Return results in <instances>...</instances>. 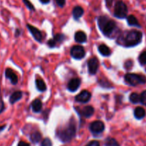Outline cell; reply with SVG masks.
Returning a JSON list of instances; mask_svg holds the SVG:
<instances>
[{"instance_id":"cell-30","label":"cell","mask_w":146,"mask_h":146,"mask_svg":"<svg viewBox=\"0 0 146 146\" xmlns=\"http://www.w3.org/2000/svg\"><path fill=\"white\" fill-rule=\"evenodd\" d=\"M85 146H100V143L97 141H92L89 142Z\"/></svg>"},{"instance_id":"cell-8","label":"cell","mask_w":146,"mask_h":146,"mask_svg":"<svg viewBox=\"0 0 146 146\" xmlns=\"http://www.w3.org/2000/svg\"><path fill=\"white\" fill-rule=\"evenodd\" d=\"M88 72L91 75H94L97 73L99 67V61L95 57H92L87 61Z\"/></svg>"},{"instance_id":"cell-31","label":"cell","mask_w":146,"mask_h":146,"mask_svg":"<svg viewBox=\"0 0 146 146\" xmlns=\"http://www.w3.org/2000/svg\"><path fill=\"white\" fill-rule=\"evenodd\" d=\"M57 5L60 7H63L65 4V0H55Z\"/></svg>"},{"instance_id":"cell-14","label":"cell","mask_w":146,"mask_h":146,"mask_svg":"<svg viewBox=\"0 0 146 146\" xmlns=\"http://www.w3.org/2000/svg\"><path fill=\"white\" fill-rule=\"evenodd\" d=\"M74 39L77 42L80 43H84L87 41V35L84 32L82 31H77L74 34Z\"/></svg>"},{"instance_id":"cell-12","label":"cell","mask_w":146,"mask_h":146,"mask_svg":"<svg viewBox=\"0 0 146 146\" xmlns=\"http://www.w3.org/2000/svg\"><path fill=\"white\" fill-rule=\"evenodd\" d=\"M5 76L7 78L10 80L13 85H16L18 82V77L17 74L11 69V68H7L5 71Z\"/></svg>"},{"instance_id":"cell-32","label":"cell","mask_w":146,"mask_h":146,"mask_svg":"<svg viewBox=\"0 0 146 146\" xmlns=\"http://www.w3.org/2000/svg\"><path fill=\"white\" fill-rule=\"evenodd\" d=\"M4 102H3L1 98H0V113H1L3 111H4Z\"/></svg>"},{"instance_id":"cell-20","label":"cell","mask_w":146,"mask_h":146,"mask_svg":"<svg viewBox=\"0 0 146 146\" xmlns=\"http://www.w3.org/2000/svg\"><path fill=\"white\" fill-rule=\"evenodd\" d=\"M98 50L99 52L104 56H109L111 54V51H110V48L104 44H101L99 46Z\"/></svg>"},{"instance_id":"cell-26","label":"cell","mask_w":146,"mask_h":146,"mask_svg":"<svg viewBox=\"0 0 146 146\" xmlns=\"http://www.w3.org/2000/svg\"><path fill=\"white\" fill-rule=\"evenodd\" d=\"M138 61L141 65L146 64V51H143L140 54L138 57Z\"/></svg>"},{"instance_id":"cell-9","label":"cell","mask_w":146,"mask_h":146,"mask_svg":"<svg viewBox=\"0 0 146 146\" xmlns=\"http://www.w3.org/2000/svg\"><path fill=\"white\" fill-rule=\"evenodd\" d=\"M91 98V94L88 91L84 90L75 97V101L80 103H87Z\"/></svg>"},{"instance_id":"cell-35","label":"cell","mask_w":146,"mask_h":146,"mask_svg":"<svg viewBox=\"0 0 146 146\" xmlns=\"http://www.w3.org/2000/svg\"><path fill=\"white\" fill-rule=\"evenodd\" d=\"M42 4H48L50 0H40Z\"/></svg>"},{"instance_id":"cell-27","label":"cell","mask_w":146,"mask_h":146,"mask_svg":"<svg viewBox=\"0 0 146 146\" xmlns=\"http://www.w3.org/2000/svg\"><path fill=\"white\" fill-rule=\"evenodd\" d=\"M40 146H52V143L50 138H46L42 141Z\"/></svg>"},{"instance_id":"cell-34","label":"cell","mask_w":146,"mask_h":146,"mask_svg":"<svg viewBox=\"0 0 146 146\" xmlns=\"http://www.w3.org/2000/svg\"><path fill=\"white\" fill-rule=\"evenodd\" d=\"M113 1H114V0H105L106 4H107V7H110V6L112 5V4H113Z\"/></svg>"},{"instance_id":"cell-11","label":"cell","mask_w":146,"mask_h":146,"mask_svg":"<svg viewBox=\"0 0 146 146\" xmlns=\"http://www.w3.org/2000/svg\"><path fill=\"white\" fill-rule=\"evenodd\" d=\"M80 83H81V81H80V78H72L67 84V89L71 92H74L79 88Z\"/></svg>"},{"instance_id":"cell-33","label":"cell","mask_w":146,"mask_h":146,"mask_svg":"<svg viewBox=\"0 0 146 146\" xmlns=\"http://www.w3.org/2000/svg\"><path fill=\"white\" fill-rule=\"evenodd\" d=\"M17 146H30V145L29 143L24 142V141H20V142L18 143V145Z\"/></svg>"},{"instance_id":"cell-28","label":"cell","mask_w":146,"mask_h":146,"mask_svg":"<svg viewBox=\"0 0 146 146\" xmlns=\"http://www.w3.org/2000/svg\"><path fill=\"white\" fill-rule=\"evenodd\" d=\"M140 103L143 105L146 106V90L143 91L141 94L140 95Z\"/></svg>"},{"instance_id":"cell-3","label":"cell","mask_w":146,"mask_h":146,"mask_svg":"<svg viewBox=\"0 0 146 146\" xmlns=\"http://www.w3.org/2000/svg\"><path fill=\"white\" fill-rule=\"evenodd\" d=\"M98 26L103 34L110 36L116 29V23L113 20L110 19L107 17H100L98 18Z\"/></svg>"},{"instance_id":"cell-15","label":"cell","mask_w":146,"mask_h":146,"mask_svg":"<svg viewBox=\"0 0 146 146\" xmlns=\"http://www.w3.org/2000/svg\"><path fill=\"white\" fill-rule=\"evenodd\" d=\"M64 38V36L62 35V34H57L54 36V38L50 39V41H48V45L50 47H54L55 46L57 42H60V41H62Z\"/></svg>"},{"instance_id":"cell-6","label":"cell","mask_w":146,"mask_h":146,"mask_svg":"<svg viewBox=\"0 0 146 146\" xmlns=\"http://www.w3.org/2000/svg\"><path fill=\"white\" fill-rule=\"evenodd\" d=\"M70 54L75 59H82L85 55V51L81 46H74L70 50Z\"/></svg>"},{"instance_id":"cell-18","label":"cell","mask_w":146,"mask_h":146,"mask_svg":"<svg viewBox=\"0 0 146 146\" xmlns=\"http://www.w3.org/2000/svg\"><path fill=\"white\" fill-rule=\"evenodd\" d=\"M21 97H22V93L21 91H16V92L13 93L9 98L10 104H15L16 102H17V101L21 99Z\"/></svg>"},{"instance_id":"cell-23","label":"cell","mask_w":146,"mask_h":146,"mask_svg":"<svg viewBox=\"0 0 146 146\" xmlns=\"http://www.w3.org/2000/svg\"><path fill=\"white\" fill-rule=\"evenodd\" d=\"M36 87H37V90H39L41 92L43 91H45L47 89V86H46L45 83L44 82L43 80H42L41 78H37L36 80Z\"/></svg>"},{"instance_id":"cell-16","label":"cell","mask_w":146,"mask_h":146,"mask_svg":"<svg viewBox=\"0 0 146 146\" xmlns=\"http://www.w3.org/2000/svg\"><path fill=\"white\" fill-rule=\"evenodd\" d=\"M145 110L143 108H142V107H137L134 111L135 117L138 120L143 119V118L145 116Z\"/></svg>"},{"instance_id":"cell-7","label":"cell","mask_w":146,"mask_h":146,"mask_svg":"<svg viewBox=\"0 0 146 146\" xmlns=\"http://www.w3.org/2000/svg\"><path fill=\"white\" fill-rule=\"evenodd\" d=\"M104 130V125L100 121H96L91 123L90 125V131L94 134H100Z\"/></svg>"},{"instance_id":"cell-10","label":"cell","mask_w":146,"mask_h":146,"mask_svg":"<svg viewBox=\"0 0 146 146\" xmlns=\"http://www.w3.org/2000/svg\"><path fill=\"white\" fill-rule=\"evenodd\" d=\"M27 27L28 28V29L29 30V31L31 32L33 37L35 38L36 41H40H40H42V34L41 31H40L38 29L33 27V26L30 25V24H27Z\"/></svg>"},{"instance_id":"cell-19","label":"cell","mask_w":146,"mask_h":146,"mask_svg":"<svg viewBox=\"0 0 146 146\" xmlns=\"http://www.w3.org/2000/svg\"><path fill=\"white\" fill-rule=\"evenodd\" d=\"M84 14V10L81 7H79V6H77V7H74L72 10V15L73 17H74L75 19H80L82 16Z\"/></svg>"},{"instance_id":"cell-17","label":"cell","mask_w":146,"mask_h":146,"mask_svg":"<svg viewBox=\"0 0 146 146\" xmlns=\"http://www.w3.org/2000/svg\"><path fill=\"white\" fill-rule=\"evenodd\" d=\"M31 109L34 113H39L42 108V104L40 99H35L31 103Z\"/></svg>"},{"instance_id":"cell-24","label":"cell","mask_w":146,"mask_h":146,"mask_svg":"<svg viewBox=\"0 0 146 146\" xmlns=\"http://www.w3.org/2000/svg\"><path fill=\"white\" fill-rule=\"evenodd\" d=\"M129 99H130V101L133 104H138L139 102H140V95L137 94V93H133L130 95V97H129Z\"/></svg>"},{"instance_id":"cell-4","label":"cell","mask_w":146,"mask_h":146,"mask_svg":"<svg viewBox=\"0 0 146 146\" xmlns=\"http://www.w3.org/2000/svg\"><path fill=\"white\" fill-rule=\"evenodd\" d=\"M125 81L129 85L135 86L146 83V77L143 75L136 74H127L125 76Z\"/></svg>"},{"instance_id":"cell-2","label":"cell","mask_w":146,"mask_h":146,"mask_svg":"<svg viewBox=\"0 0 146 146\" xmlns=\"http://www.w3.org/2000/svg\"><path fill=\"white\" fill-rule=\"evenodd\" d=\"M76 134V124L72 120L66 126L57 130V136L62 142L68 143L73 139Z\"/></svg>"},{"instance_id":"cell-13","label":"cell","mask_w":146,"mask_h":146,"mask_svg":"<svg viewBox=\"0 0 146 146\" xmlns=\"http://www.w3.org/2000/svg\"><path fill=\"white\" fill-rule=\"evenodd\" d=\"M94 112V110L92 106H87L84 107L82 109L80 110V113L81 114L82 116L85 117V118H90L93 115Z\"/></svg>"},{"instance_id":"cell-1","label":"cell","mask_w":146,"mask_h":146,"mask_svg":"<svg viewBox=\"0 0 146 146\" xmlns=\"http://www.w3.org/2000/svg\"><path fill=\"white\" fill-rule=\"evenodd\" d=\"M143 38V34L137 30L125 31L117 40V43L126 47H132L140 44Z\"/></svg>"},{"instance_id":"cell-25","label":"cell","mask_w":146,"mask_h":146,"mask_svg":"<svg viewBox=\"0 0 146 146\" xmlns=\"http://www.w3.org/2000/svg\"><path fill=\"white\" fill-rule=\"evenodd\" d=\"M104 146H120L115 138H107L104 142Z\"/></svg>"},{"instance_id":"cell-22","label":"cell","mask_w":146,"mask_h":146,"mask_svg":"<svg viewBox=\"0 0 146 146\" xmlns=\"http://www.w3.org/2000/svg\"><path fill=\"white\" fill-rule=\"evenodd\" d=\"M42 139V134L38 131H35V132L32 133L30 135V141L33 143H37L40 142Z\"/></svg>"},{"instance_id":"cell-21","label":"cell","mask_w":146,"mask_h":146,"mask_svg":"<svg viewBox=\"0 0 146 146\" xmlns=\"http://www.w3.org/2000/svg\"><path fill=\"white\" fill-rule=\"evenodd\" d=\"M127 21L130 26H133V27H140V24H139L138 21L136 19V17L133 15H130L127 17Z\"/></svg>"},{"instance_id":"cell-5","label":"cell","mask_w":146,"mask_h":146,"mask_svg":"<svg viewBox=\"0 0 146 146\" xmlns=\"http://www.w3.org/2000/svg\"><path fill=\"white\" fill-rule=\"evenodd\" d=\"M127 7L123 1H117L114 7V16L119 19H124L127 17Z\"/></svg>"},{"instance_id":"cell-29","label":"cell","mask_w":146,"mask_h":146,"mask_svg":"<svg viewBox=\"0 0 146 146\" xmlns=\"http://www.w3.org/2000/svg\"><path fill=\"white\" fill-rule=\"evenodd\" d=\"M23 1H24V4H25L26 7H27V8L29 9L34 10V6H33V4H31V3L30 2V1H29V0H23Z\"/></svg>"}]
</instances>
